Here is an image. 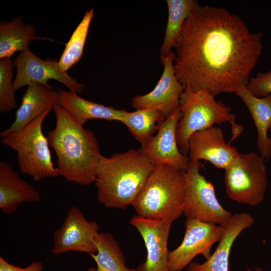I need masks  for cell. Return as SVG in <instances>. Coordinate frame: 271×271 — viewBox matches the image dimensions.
I'll return each instance as SVG.
<instances>
[{
    "mask_svg": "<svg viewBox=\"0 0 271 271\" xmlns=\"http://www.w3.org/2000/svg\"><path fill=\"white\" fill-rule=\"evenodd\" d=\"M262 36L224 8L198 5L174 45L175 75L193 91L214 97L235 93L249 81L262 54Z\"/></svg>",
    "mask_w": 271,
    "mask_h": 271,
    "instance_id": "cell-1",
    "label": "cell"
},
{
    "mask_svg": "<svg viewBox=\"0 0 271 271\" xmlns=\"http://www.w3.org/2000/svg\"><path fill=\"white\" fill-rule=\"evenodd\" d=\"M53 110L55 126L47 138L57 157L59 176L83 186L94 183L102 155L96 138L59 104Z\"/></svg>",
    "mask_w": 271,
    "mask_h": 271,
    "instance_id": "cell-2",
    "label": "cell"
},
{
    "mask_svg": "<svg viewBox=\"0 0 271 271\" xmlns=\"http://www.w3.org/2000/svg\"><path fill=\"white\" fill-rule=\"evenodd\" d=\"M155 167L140 150L101 155L94 182L98 201L117 209L131 205Z\"/></svg>",
    "mask_w": 271,
    "mask_h": 271,
    "instance_id": "cell-3",
    "label": "cell"
},
{
    "mask_svg": "<svg viewBox=\"0 0 271 271\" xmlns=\"http://www.w3.org/2000/svg\"><path fill=\"white\" fill-rule=\"evenodd\" d=\"M184 172L155 166L131 205L140 216L173 222L183 213Z\"/></svg>",
    "mask_w": 271,
    "mask_h": 271,
    "instance_id": "cell-4",
    "label": "cell"
},
{
    "mask_svg": "<svg viewBox=\"0 0 271 271\" xmlns=\"http://www.w3.org/2000/svg\"><path fill=\"white\" fill-rule=\"evenodd\" d=\"M204 91H193L186 87L182 94L179 108L182 116L176 128V137L181 153L187 156L189 141L194 132L229 122L233 129V139L242 131V127L235 123L236 115L231 112L230 107Z\"/></svg>",
    "mask_w": 271,
    "mask_h": 271,
    "instance_id": "cell-5",
    "label": "cell"
},
{
    "mask_svg": "<svg viewBox=\"0 0 271 271\" xmlns=\"http://www.w3.org/2000/svg\"><path fill=\"white\" fill-rule=\"evenodd\" d=\"M49 112H44L19 131L1 138L2 144L17 153L21 172L36 181L59 176L52 161L48 138L42 130L43 121Z\"/></svg>",
    "mask_w": 271,
    "mask_h": 271,
    "instance_id": "cell-6",
    "label": "cell"
},
{
    "mask_svg": "<svg viewBox=\"0 0 271 271\" xmlns=\"http://www.w3.org/2000/svg\"><path fill=\"white\" fill-rule=\"evenodd\" d=\"M267 184L265 161L255 152L239 154L225 169L228 197L239 203L255 206L263 201Z\"/></svg>",
    "mask_w": 271,
    "mask_h": 271,
    "instance_id": "cell-7",
    "label": "cell"
},
{
    "mask_svg": "<svg viewBox=\"0 0 271 271\" xmlns=\"http://www.w3.org/2000/svg\"><path fill=\"white\" fill-rule=\"evenodd\" d=\"M200 161H189L184 172L183 214L188 218L224 225L233 214L219 202L213 184L200 173Z\"/></svg>",
    "mask_w": 271,
    "mask_h": 271,
    "instance_id": "cell-8",
    "label": "cell"
},
{
    "mask_svg": "<svg viewBox=\"0 0 271 271\" xmlns=\"http://www.w3.org/2000/svg\"><path fill=\"white\" fill-rule=\"evenodd\" d=\"M185 228L182 242L175 249L169 251L170 271H182L199 254L207 259L211 255V247L219 242L225 228V225L188 218L185 222Z\"/></svg>",
    "mask_w": 271,
    "mask_h": 271,
    "instance_id": "cell-9",
    "label": "cell"
},
{
    "mask_svg": "<svg viewBox=\"0 0 271 271\" xmlns=\"http://www.w3.org/2000/svg\"><path fill=\"white\" fill-rule=\"evenodd\" d=\"M16 68L14 80L16 90L25 86L37 84L52 87L48 84L50 79L56 80L66 86L70 91L82 93L85 88L70 76L67 72L60 70L58 61L52 59L42 60L33 53L30 49L21 52L13 62Z\"/></svg>",
    "mask_w": 271,
    "mask_h": 271,
    "instance_id": "cell-10",
    "label": "cell"
},
{
    "mask_svg": "<svg viewBox=\"0 0 271 271\" xmlns=\"http://www.w3.org/2000/svg\"><path fill=\"white\" fill-rule=\"evenodd\" d=\"M98 230L96 222L88 221L79 208L72 206L61 226L54 232L51 252L55 255L71 251L95 253V238Z\"/></svg>",
    "mask_w": 271,
    "mask_h": 271,
    "instance_id": "cell-11",
    "label": "cell"
},
{
    "mask_svg": "<svg viewBox=\"0 0 271 271\" xmlns=\"http://www.w3.org/2000/svg\"><path fill=\"white\" fill-rule=\"evenodd\" d=\"M172 222L133 215L130 223L141 235L147 249L146 260L137 271H170L168 241Z\"/></svg>",
    "mask_w": 271,
    "mask_h": 271,
    "instance_id": "cell-12",
    "label": "cell"
},
{
    "mask_svg": "<svg viewBox=\"0 0 271 271\" xmlns=\"http://www.w3.org/2000/svg\"><path fill=\"white\" fill-rule=\"evenodd\" d=\"M175 54L171 51L161 62L164 70L155 88L149 93L133 97L130 105L136 110L155 109L167 117L177 109L181 96L186 87L175 75L174 62Z\"/></svg>",
    "mask_w": 271,
    "mask_h": 271,
    "instance_id": "cell-13",
    "label": "cell"
},
{
    "mask_svg": "<svg viewBox=\"0 0 271 271\" xmlns=\"http://www.w3.org/2000/svg\"><path fill=\"white\" fill-rule=\"evenodd\" d=\"M182 116L178 107L166 117L156 134L140 149L155 165L164 164L186 171L189 161L180 151L176 137L177 124Z\"/></svg>",
    "mask_w": 271,
    "mask_h": 271,
    "instance_id": "cell-14",
    "label": "cell"
},
{
    "mask_svg": "<svg viewBox=\"0 0 271 271\" xmlns=\"http://www.w3.org/2000/svg\"><path fill=\"white\" fill-rule=\"evenodd\" d=\"M189 161H209L216 168L226 169L239 156L237 149L226 144L220 127L211 126L192 134L189 141Z\"/></svg>",
    "mask_w": 271,
    "mask_h": 271,
    "instance_id": "cell-15",
    "label": "cell"
},
{
    "mask_svg": "<svg viewBox=\"0 0 271 271\" xmlns=\"http://www.w3.org/2000/svg\"><path fill=\"white\" fill-rule=\"evenodd\" d=\"M58 90L37 84L28 86L13 123L0 133L3 138L21 130L46 111H51L57 104Z\"/></svg>",
    "mask_w": 271,
    "mask_h": 271,
    "instance_id": "cell-16",
    "label": "cell"
},
{
    "mask_svg": "<svg viewBox=\"0 0 271 271\" xmlns=\"http://www.w3.org/2000/svg\"><path fill=\"white\" fill-rule=\"evenodd\" d=\"M254 223L253 217L248 213L241 212L232 215L225 224L224 232L214 252L202 263L191 262L188 271H229L230 250L238 236Z\"/></svg>",
    "mask_w": 271,
    "mask_h": 271,
    "instance_id": "cell-17",
    "label": "cell"
},
{
    "mask_svg": "<svg viewBox=\"0 0 271 271\" xmlns=\"http://www.w3.org/2000/svg\"><path fill=\"white\" fill-rule=\"evenodd\" d=\"M41 196L8 163L0 162V209L5 214L15 212L23 202H38Z\"/></svg>",
    "mask_w": 271,
    "mask_h": 271,
    "instance_id": "cell-18",
    "label": "cell"
},
{
    "mask_svg": "<svg viewBox=\"0 0 271 271\" xmlns=\"http://www.w3.org/2000/svg\"><path fill=\"white\" fill-rule=\"evenodd\" d=\"M58 93L57 104L83 125L90 119L120 122L127 111L88 100L71 91L58 89Z\"/></svg>",
    "mask_w": 271,
    "mask_h": 271,
    "instance_id": "cell-19",
    "label": "cell"
},
{
    "mask_svg": "<svg viewBox=\"0 0 271 271\" xmlns=\"http://www.w3.org/2000/svg\"><path fill=\"white\" fill-rule=\"evenodd\" d=\"M235 93L249 110L256 129L260 155L265 161H267L271 156V143L267 134L271 126V94L262 98L257 97L244 86Z\"/></svg>",
    "mask_w": 271,
    "mask_h": 271,
    "instance_id": "cell-20",
    "label": "cell"
},
{
    "mask_svg": "<svg viewBox=\"0 0 271 271\" xmlns=\"http://www.w3.org/2000/svg\"><path fill=\"white\" fill-rule=\"evenodd\" d=\"M52 40L36 36V30L31 24H24L18 17L11 21L0 23V59L11 58L17 51L29 49V44L35 40Z\"/></svg>",
    "mask_w": 271,
    "mask_h": 271,
    "instance_id": "cell-21",
    "label": "cell"
},
{
    "mask_svg": "<svg viewBox=\"0 0 271 271\" xmlns=\"http://www.w3.org/2000/svg\"><path fill=\"white\" fill-rule=\"evenodd\" d=\"M166 118L157 109H140L132 112L127 111L120 122L143 147L158 131Z\"/></svg>",
    "mask_w": 271,
    "mask_h": 271,
    "instance_id": "cell-22",
    "label": "cell"
},
{
    "mask_svg": "<svg viewBox=\"0 0 271 271\" xmlns=\"http://www.w3.org/2000/svg\"><path fill=\"white\" fill-rule=\"evenodd\" d=\"M166 3L168 17L165 37L160 49L161 62L172 51L185 21L199 5L195 0H167Z\"/></svg>",
    "mask_w": 271,
    "mask_h": 271,
    "instance_id": "cell-23",
    "label": "cell"
},
{
    "mask_svg": "<svg viewBox=\"0 0 271 271\" xmlns=\"http://www.w3.org/2000/svg\"><path fill=\"white\" fill-rule=\"evenodd\" d=\"M95 253L90 254L97 264L96 271H137L125 266V259L113 235L98 232L95 238Z\"/></svg>",
    "mask_w": 271,
    "mask_h": 271,
    "instance_id": "cell-24",
    "label": "cell"
},
{
    "mask_svg": "<svg viewBox=\"0 0 271 271\" xmlns=\"http://www.w3.org/2000/svg\"><path fill=\"white\" fill-rule=\"evenodd\" d=\"M93 9L85 12L82 20L73 33L58 61L61 70H67L81 59L88 30L94 17Z\"/></svg>",
    "mask_w": 271,
    "mask_h": 271,
    "instance_id": "cell-25",
    "label": "cell"
},
{
    "mask_svg": "<svg viewBox=\"0 0 271 271\" xmlns=\"http://www.w3.org/2000/svg\"><path fill=\"white\" fill-rule=\"evenodd\" d=\"M14 64L10 58L0 59V112H9L17 106L13 78Z\"/></svg>",
    "mask_w": 271,
    "mask_h": 271,
    "instance_id": "cell-26",
    "label": "cell"
},
{
    "mask_svg": "<svg viewBox=\"0 0 271 271\" xmlns=\"http://www.w3.org/2000/svg\"><path fill=\"white\" fill-rule=\"evenodd\" d=\"M254 96L264 97L271 94V70L266 72H260L250 78L246 86Z\"/></svg>",
    "mask_w": 271,
    "mask_h": 271,
    "instance_id": "cell-27",
    "label": "cell"
},
{
    "mask_svg": "<svg viewBox=\"0 0 271 271\" xmlns=\"http://www.w3.org/2000/svg\"><path fill=\"white\" fill-rule=\"evenodd\" d=\"M43 264L41 262L35 261L26 267H21L13 265L0 256V271H42Z\"/></svg>",
    "mask_w": 271,
    "mask_h": 271,
    "instance_id": "cell-28",
    "label": "cell"
},
{
    "mask_svg": "<svg viewBox=\"0 0 271 271\" xmlns=\"http://www.w3.org/2000/svg\"><path fill=\"white\" fill-rule=\"evenodd\" d=\"M247 271H253V270L252 269H251L250 268H247ZM255 271H264V270L261 267H256L255 269Z\"/></svg>",
    "mask_w": 271,
    "mask_h": 271,
    "instance_id": "cell-29",
    "label": "cell"
},
{
    "mask_svg": "<svg viewBox=\"0 0 271 271\" xmlns=\"http://www.w3.org/2000/svg\"><path fill=\"white\" fill-rule=\"evenodd\" d=\"M86 271H96V268L94 267H91L87 269Z\"/></svg>",
    "mask_w": 271,
    "mask_h": 271,
    "instance_id": "cell-30",
    "label": "cell"
},
{
    "mask_svg": "<svg viewBox=\"0 0 271 271\" xmlns=\"http://www.w3.org/2000/svg\"><path fill=\"white\" fill-rule=\"evenodd\" d=\"M269 133H270V135L269 136V139L270 142L271 143V126L269 127Z\"/></svg>",
    "mask_w": 271,
    "mask_h": 271,
    "instance_id": "cell-31",
    "label": "cell"
}]
</instances>
